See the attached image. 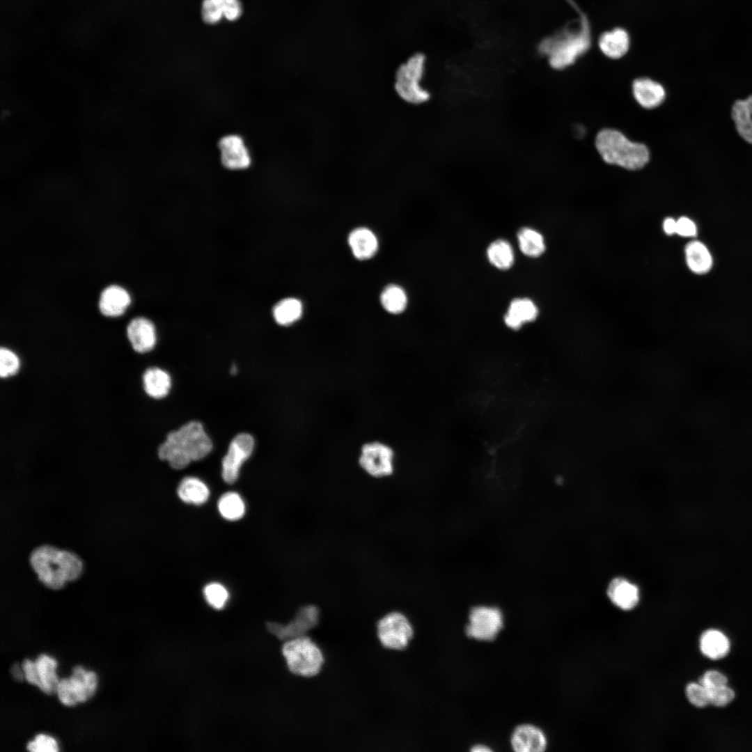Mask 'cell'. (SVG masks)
<instances>
[{
    "label": "cell",
    "instance_id": "obj_1",
    "mask_svg": "<svg viewBox=\"0 0 752 752\" xmlns=\"http://www.w3.org/2000/svg\"><path fill=\"white\" fill-rule=\"evenodd\" d=\"M38 581L52 590H60L81 577L84 565L76 553L51 545L38 546L29 558Z\"/></svg>",
    "mask_w": 752,
    "mask_h": 752
},
{
    "label": "cell",
    "instance_id": "obj_2",
    "mask_svg": "<svg viewBox=\"0 0 752 752\" xmlns=\"http://www.w3.org/2000/svg\"><path fill=\"white\" fill-rule=\"evenodd\" d=\"M212 449V442L203 425L196 421L187 423L170 432L158 448V457L170 467L180 470L191 462L205 457Z\"/></svg>",
    "mask_w": 752,
    "mask_h": 752
},
{
    "label": "cell",
    "instance_id": "obj_3",
    "mask_svg": "<svg viewBox=\"0 0 752 752\" xmlns=\"http://www.w3.org/2000/svg\"><path fill=\"white\" fill-rule=\"evenodd\" d=\"M579 13L580 25L577 29L567 26L554 36L544 39L539 45L540 53L547 56L549 65L555 70H563L572 65L577 57L590 47L588 21L586 15L581 11Z\"/></svg>",
    "mask_w": 752,
    "mask_h": 752
},
{
    "label": "cell",
    "instance_id": "obj_4",
    "mask_svg": "<svg viewBox=\"0 0 752 752\" xmlns=\"http://www.w3.org/2000/svg\"><path fill=\"white\" fill-rule=\"evenodd\" d=\"M595 146L606 163L629 170L640 169L649 160V151L645 145L632 142L616 130L600 131L597 135Z\"/></svg>",
    "mask_w": 752,
    "mask_h": 752
},
{
    "label": "cell",
    "instance_id": "obj_5",
    "mask_svg": "<svg viewBox=\"0 0 752 752\" xmlns=\"http://www.w3.org/2000/svg\"><path fill=\"white\" fill-rule=\"evenodd\" d=\"M398 451L395 447L382 439H369L359 446L356 464L366 475L375 479L392 476L396 469Z\"/></svg>",
    "mask_w": 752,
    "mask_h": 752
},
{
    "label": "cell",
    "instance_id": "obj_6",
    "mask_svg": "<svg viewBox=\"0 0 752 752\" xmlns=\"http://www.w3.org/2000/svg\"><path fill=\"white\" fill-rule=\"evenodd\" d=\"M425 63V56L417 53L411 56L395 72L394 89L398 97L407 104L421 105L431 98L430 92L422 86Z\"/></svg>",
    "mask_w": 752,
    "mask_h": 752
},
{
    "label": "cell",
    "instance_id": "obj_7",
    "mask_svg": "<svg viewBox=\"0 0 752 752\" xmlns=\"http://www.w3.org/2000/svg\"><path fill=\"white\" fill-rule=\"evenodd\" d=\"M289 670L294 674L313 677L320 671L324 657L319 647L308 636L286 641L282 647Z\"/></svg>",
    "mask_w": 752,
    "mask_h": 752
},
{
    "label": "cell",
    "instance_id": "obj_8",
    "mask_svg": "<svg viewBox=\"0 0 752 752\" xmlns=\"http://www.w3.org/2000/svg\"><path fill=\"white\" fill-rule=\"evenodd\" d=\"M377 635L382 645L388 649H405L412 639L414 632L408 618L402 613L386 614L377 622Z\"/></svg>",
    "mask_w": 752,
    "mask_h": 752
},
{
    "label": "cell",
    "instance_id": "obj_9",
    "mask_svg": "<svg viewBox=\"0 0 752 752\" xmlns=\"http://www.w3.org/2000/svg\"><path fill=\"white\" fill-rule=\"evenodd\" d=\"M466 627L468 636L480 641H492L503 627V616L495 606H478L469 613Z\"/></svg>",
    "mask_w": 752,
    "mask_h": 752
},
{
    "label": "cell",
    "instance_id": "obj_10",
    "mask_svg": "<svg viewBox=\"0 0 752 752\" xmlns=\"http://www.w3.org/2000/svg\"><path fill=\"white\" fill-rule=\"evenodd\" d=\"M254 446V438L249 433H240L232 439L221 462V476L226 483L237 480L242 465L250 457Z\"/></svg>",
    "mask_w": 752,
    "mask_h": 752
},
{
    "label": "cell",
    "instance_id": "obj_11",
    "mask_svg": "<svg viewBox=\"0 0 752 752\" xmlns=\"http://www.w3.org/2000/svg\"><path fill=\"white\" fill-rule=\"evenodd\" d=\"M319 617V609L313 604H308L300 607L295 618L287 625L267 622V628L278 639L288 641L306 636L318 625Z\"/></svg>",
    "mask_w": 752,
    "mask_h": 752
},
{
    "label": "cell",
    "instance_id": "obj_12",
    "mask_svg": "<svg viewBox=\"0 0 752 752\" xmlns=\"http://www.w3.org/2000/svg\"><path fill=\"white\" fill-rule=\"evenodd\" d=\"M218 147L222 165L230 170H243L251 165V156L241 136L236 134L222 137Z\"/></svg>",
    "mask_w": 752,
    "mask_h": 752
},
{
    "label": "cell",
    "instance_id": "obj_13",
    "mask_svg": "<svg viewBox=\"0 0 752 752\" xmlns=\"http://www.w3.org/2000/svg\"><path fill=\"white\" fill-rule=\"evenodd\" d=\"M698 647L705 658L719 661L726 658L731 651V641L721 629L708 627L703 630L698 639Z\"/></svg>",
    "mask_w": 752,
    "mask_h": 752
},
{
    "label": "cell",
    "instance_id": "obj_14",
    "mask_svg": "<svg viewBox=\"0 0 752 752\" xmlns=\"http://www.w3.org/2000/svg\"><path fill=\"white\" fill-rule=\"evenodd\" d=\"M126 334L132 350L136 353L146 354L155 347L156 329L154 324L146 318L132 319L127 324Z\"/></svg>",
    "mask_w": 752,
    "mask_h": 752
},
{
    "label": "cell",
    "instance_id": "obj_15",
    "mask_svg": "<svg viewBox=\"0 0 752 752\" xmlns=\"http://www.w3.org/2000/svg\"><path fill=\"white\" fill-rule=\"evenodd\" d=\"M539 314V308L533 299L526 297H516L509 303L503 322L509 329L518 330L535 321Z\"/></svg>",
    "mask_w": 752,
    "mask_h": 752
},
{
    "label": "cell",
    "instance_id": "obj_16",
    "mask_svg": "<svg viewBox=\"0 0 752 752\" xmlns=\"http://www.w3.org/2000/svg\"><path fill=\"white\" fill-rule=\"evenodd\" d=\"M606 593L613 604L623 611L634 609L640 601L639 586L623 577L613 578L607 586Z\"/></svg>",
    "mask_w": 752,
    "mask_h": 752
},
{
    "label": "cell",
    "instance_id": "obj_17",
    "mask_svg": "<svg viewBox=\"0 0 752 752\" xmlns=\"http://www.w3.org/2000/svg\"><path fill=\"white\" fill-rule=\"evenodd\" d=\"M683 252L686 266L694 274L702 276L712 270L714 258L703 242L696 238L690 240L685 244Z\"/></svg>",
    "mask_w": 752,
    "mask_h": 752
},
{
    "label": "cell",
    "instance_id": "obj_18",
    "mask_svg": "<svg viewBox=\"0 0 752 752\" xmlns=\"http://www.w3.org/2000/svg\"><path fill=\"white\" fill-rule=\"evenodd\" d=\"M511 745L517 752H542L547 747L544 733L531 724L517 726L511 737Z\"/></svg>",
    "mask_w": 752,
    "mask_h": 752
},
{
    "label": "cell",
    "instance_id": "obj_19",
    "mask_svg": "<svg viewBox=\"0 0 752 752\" xmlns=\"http://www.w3.org/2000/svg\"><path fill=\"white\" fill-rule=\"evenodd\" d=\"M242 8L240 0H203L201 15L207 24H215L223 17L230 21L237 19Z\"/></svg>",
    "mask_w": 752,
    "mask_h": 752
},
{
    "label": "cell",
    "instance_id": "obj_20",
    "mask_svg": "<svg viewBox=\"0 0 752 752\" xmlns=\"http://www.w3.org/2000/svg\"><path fill=\"white\" fill-rule=\"evenodd\" d=\"M347 242L353 256L359 260L372 258L379 248V242L375 234L365 227H359L352 230L348 235Z\"/></svg>",
    "mask_w": 752,
    "mask_h": 752
},
{
    "label": "cell",
    "instance_id": "obj_21",
    "mask_svg": "<svg viewBox=\"0 0 752 752\" xmlns=\"http://www.w3.org/2000/svg\"><path fill=\"white\" fill-rule=\"evenodd\" d=\"M130 301V297L124 288L113 285L102 292L99 308L104 316L117 317L124 313Z\"/></svg>",
    "mask_w": 752,
    "mask_h": 752
},
{
    "label": "cell",
    "instance_id": "obj_22",
    "mask_svg": "<svg viewBox=\"0 0 752 752\" xmlns=\"http://www.w3.org/2000/svg\"><path fill=\"white\" fill-rule=\"evenodd\" d=\"M632 91L636 100L646 109L658 107L666 95L663 86L648 78L636 79L632 85Z\"/></svg>",
    "mask_w": 752,
    "mask_h": 752
},
{
    "label": "cell",
    "instance_id": "obj_23",
    "mask_svg": "<svg viewBox=\"0 0 752 752\" xmlns=\"http://www.w3.org/2000/svg\"><path fill=\"white\" fill-rule=\"evenodd\" d=\"M171 384V375L161 368L150 367L142 375L143 390L151 398L159 400L166 397Z\"/></svg>",
    "mask_w": 752,
    "mask_h": 752
},
{
    "label": "cell",
    "instance_id": "obj_24",
    "mask_svg": "<svg viewBox=\"0 0 752 752\" xmlns=\"http://www.w3.org/2000/svg\"><path fill=\"white\" fill-rule=\"evenodd\" d=\"M520 251L530 258H540L547 251V243L542 233L530 226H523L517 233Z\"/></svg>",
    "mask_w": 752,
    "mask_h": 752
},
{
    "label": "cell",
    "instance_id": "obj_25",
    "mask_svg": "<svg viewBox=\"0 0 752 752\" xmlns=\"http://www.w3.org/2000/svg\"><path fill=\"white\" fill-rule=\"evenodd\" d=\"M486 257L492 267L506 271L512 267L515 255L511 244L506 239L499 238L489 243L486 249Z\"/></svg>",
    "mask_w": 752,
    "mask_h": 752
},
{
    "label": "cell",
    "instance_id": "obj_26",
    "mask_svg": "<svg viewBox=\"0 0 752 752\" xmlns=\"http://www.w3.org/2000/svg\"><path fill=\"white\" fill-rule=\"evenodd\" d=\"M599 46L606 56L611 58H619L628 51L629 46V36L624 29L616 28L601 35L599 39Z\"/></svg>",
    "mask_w": 752,
    "mask_h": 752
},
{
    "label": "cell",
    "instance_id": "obj_27",
    "mask_svg": "<svg viewBox=\"0 0 752 752\" xmlns=\"http://www.w3.org/2000/svg\"><path fill=\"white\" fill-rule=\"evenodd\" d=\"M178 495L185 503L202 505L210 496V489L201 479L194 476L184 478L178 487Z\"/></svg>",
    "mask_w": 752,
    "mask_h": 752
},
{
    "label": "cell",
    "instance_id": "obj_28",
    "mask_svg": "<svg viewBox=\"0 0 752 752\" xmlns=\"http://www.w3.org/2000/svg\"><path fill=\"white\" fill-rule=\"evenodd\" d=\"M273 317L282 327H289L298 322L303 315L301 301L295 297H287L280 300L273 308Z\"/></svg>",
    "mask_w": 752,
    "mask_h": 752
},
{
    "label": "cell",
    "instance_id": "obj_29",
    "mask_svg": "<svg viewBox=\"0 0 752 752\" xmlns=\"http://www.w3.org/2000/svg\"><path fill=\"white\" fill-rule=\"evenodd\" d=\"M37 668L40 689L47 694L56 693L58 680L56 675V661L46 655H40L34 661Z\"/></svg>",
    "mask_w": 752,
    "mask_h": 752
},
{
    "label": "cell",
    "instance_id": "obj_30",
    "mask_svg": "<svg viewBox=\"0 0 752 752\" xmlns=\"http://www.w3.org/2000/svg\"><path fill=\"white\" fill-rule=\"evenodd\" d=\"M380 303L383 308L389 313L398 315L407 308L408 297L405 290L400 285L390 284L380 295Z\"/></svg>",
    "mask_w": 752,
    "mask_h": 752
},
{
    "label": "cell",
    "instance_id": "obj_31",
    "mask_svg": "<svg viewBox=\"0 0 752 752\" xmlns=\"http://www.w3.org/2000/svg\"><path fill=\"white\" fill-rule=\"evenodd\" d=\"M245 503L241 496L235 492H228L220 497L218 510L221 515L229 521L241 519L245 513Z\"/></svg>",
    "mask_w": 752,
    "mask_h": 752
},
{
    "label": "cell",
    "instance_id": "obj_32",
    "mask_svg": "<svg viewBox=\"0 0 752 752\" xmlns=\"http://www.w3.org/2000/svg\"><path fill=\"white\" fill-rule=\"evenodd\" d=\"M732 118L739 135L752 144V111L745 100L735 102L732 109Z\"/></svg>",
    "mask_w": 752,
    "mask_h": 752
},
{
    "label": "cell",
    "instance_id": "obj_33",
    "mask_svg": "<svg viewBox=\"0 0 752 752\" xmlns=\"http://www.w3.org/2000/svg\"><path fill=\"white\" fill-rule=\"evenodd\" d=\"M705 688L711 707L723 708L730 705L736 698V691L729 684Z\"/></svg>",
    "mask_w": 752,
    "mask_h": 752
},
{
    "label": "cell",
    "instance_id": "obj_34",
    "mask_svg": "<svg viewBox=\"0 0 752 752\" xmlns=\"http://www.w3.org/2000/svg\"><path fill=\"white\" fill-rule=\"evenodd\" d=\"M21 366L18 355L12 350L1 347L0 349V377L7 379L16 375Z\"/></svg>",
    "mask_w": 752,
    "mask_h": 752
},
{
    "label": "cell",
    "instance_id": "obj_35",
    "mask_svg": "<svg viewBox=\"0 0 752 752\" xmlns=\"http://www.w3.org/2000/svg\"><path fill=\"white\" fill-rule=\"evenodd\" d=\"M684 695L688 703L695 708L703 709L710 706L705 688L696 680L687 683Z\"/></svg>",
    "mask_w": 752,
    "mask_h": 752
},
{
    "label": "cell",
    "instance_id": "obj_36",
    "mask_svg": "<svg viewBox=\"0 0 752 752\" xmlns=\"http://www.w3.org/2000/svg\"><path fill=\"white\" fill-rule=\"evenodd\" d=\"M203 595L207 602L216 609L224 608L229 597L226 587L217 582L207 584L203 589Z\"/></svg>",
    "mask_w": 752,
    "mask_h": 752
},
{
    "label": "cell",
    "instance_id": "obj_37",
    "mask_svg": "<svg viewBox=\"0 0 752 752\" xmlns=\"http://www.w3.org/2000/svg\"><path fill=\"white\" fill-rule=\"evenodd\" d=\"M86 671L83 667L77 666L72 668V674L69 677L72 688L78 702L83 703L92 696L84 677Z\"/></svg>",
    "mask_w": 752,
    "mask_h": 752
},
{
    "label": "cell",
    "instance_id": "obj_38",
    "mask_svg": "<svg viewBox=\"0 0 752 752\" xmlns=\"http://www.w3.org/2000/svg\"><path fill=\"white\" fill-rule=\"evenodd\" d=\"M696 681L705 687L729 684L728 675L715 668H709L705 670Z\"/></svg>",
    "mask_w": 752,
    "mask_h": 752
},
{
    "label": "cell",
    "instance_id": "obj_39",
    "mask_svg": "<svg viewBox=\"0 0 752 752\" xmlns=\"http://www.w3.org/2000/svg\"><path fill=\"white\" fill-rule=\"evenodd\" d=\"M27 749L32 752H56L58 746L53 737L44 734H38L35 737L34 740L28 743Z\"/></svg>",
    "mask_w": 752,
    "mask_h": 752
},
{
    "label": "cell",
    "instance_id": "obj_40",
    "mask_svg": "<svg viewBox=\"0 0 752 752\" xmlns=\"http://www.w3.org/2000/svg\"><path fill=\"white\" fill-rule=\"evenodd\" d=\"M698 231V226L691 218L681 216L676 219V235L691 240L696 238Z\"/></svg>",
    "mask_w": 752,
    "mask_h": 752
},
{
    "label": "cell",
    "instance_id": "obj_41",
    "mask_svg": "<svg viewBox=\"0 0 752 752\" xmlns=\"http://www.w3.org/2000/svg\"><path fill=\"white\" fill-rule=\"evenodd\" d=\"M56 693L60 702L67 706H72L78 701L72 688L69 678L58 680Z\"/></svg>",
    "mask_w": 752,
    "mask_h": 752
},
{
    "label": "cell",
    "instance_id": "obj_42",
    "mask_svg": "<svg viewBox=\"0 0 752 752\" xmlns=\"http://www.w3.org/2000/svg\"><path fill=\"white\" fill-rule=\"evenodd\" d=\"M22 668L24 672V676L25 680L33 685L37 686L38 688L40 687V682L37 671V668L35 662L26 659L22 664Z\"/></svg>",
    "mask_w": 752,
    "mask_h": 752
},
{
    "label": "cell",
    "instance_id": "obj_43",
    "mask_svg": "<svg viewBox=\"0 0 752 752\" xmlns=\"http://www.w3.org/2000/svg\"><path fill=\"white\" fill-rule=\"evenodd\" d=\"M663 233L668 237L676 235V219L672 217H666L661 223Z\"/></svg>",
    "mask_w": 752,
    "mask_h": 752
},
{
    "label": "cell",
    "instance_id": "obj_44",
    "mask_svg": "<svg viewBox=\"0 0 752 752\" xmlns=\"http://www.w3.org/2000/svg\"><path fill=\"white\" fill-rule=\"evenodd\" d=\"M10 671L13 678L17 681L20 682L24 677L23 670L20 668L17 664H14L12 666Z\"/></svg>",
    "mask_w": 752,
    "mask_h": 752
},
{
    "label": "cell",
    "instance_id": "obj_45",
    "mask_svg": "<svg viewBox=\"0 0 752 752\" xmlns=\"http://www.w3.org/2000/svg\"><path fill=\"white\" fill-rule=\"evenodd\" d=\"M471 751L473 752H488L492 751V749L484 744H477L473 746Z\"/></svg>",
    "mask_w": 752,
    "mask_h": 752
},
{
    "label": "cell",
    "instance_id": "obj_46",
    "mask_svg": "<svg viewBox=\"0 0 752 752\" xmlns=\"http://www.w3.org/2000/svg\"><path fill=\"white\" fill-rule=\"evenodd\" d=\"M237 372V366L235 365H233L231 366V368H230V373L232 374H235Z\"/></svg>",
    "mask_w": 752,
    "mask_h": 752
}]
</instances>
